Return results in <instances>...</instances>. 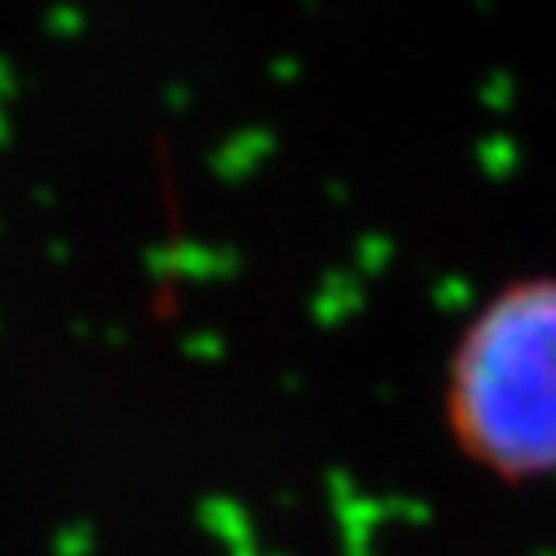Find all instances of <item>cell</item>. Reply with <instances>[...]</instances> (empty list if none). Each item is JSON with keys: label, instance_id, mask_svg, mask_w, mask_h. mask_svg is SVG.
I'll list each match as a JSON object with an SVG mask.
<instances>
[{"label": "cell", "instance_id": "cell-1", "mask_svg": "<svg viewBox=\"0 0 556 556\" xmlns=\"http://www.w3.org/2000/svg\"><path fill=\"white\" fill-rule=\"evenodd\" d=\"M444 426L464 460L503 483L556 476V275L518 278L464 325Z\"/></svg>", "mask_w": 556, "mask_h": 556}]
</instances>
